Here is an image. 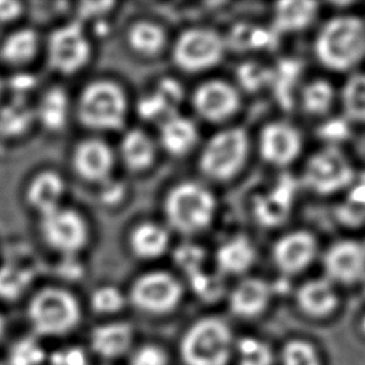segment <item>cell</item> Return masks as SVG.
<instances>
[{"mask_svg": "<svg viewBox=\"0 0 365 365\" xmlns=\"http://www.w3.org/2000/svg\"><path fill=\"white\" fill-rule=\"evenodd\" d=\"M316 54L328 69H353L365 58L364 21L354 15L329 20L317 36Z\"/></svg>", "mask_w": 365, "mask_h": 365, "instance_id": "6da1fadb", "label": "cell"}, {"mask_svg": "<svg viewBox=\"0 0 365 365\" xmlns=\"http://www.w3.org/2000/svg\"><path fill=\"white\" fill-rule=\"evenodd\" d=\"M235 344L227 323L208 317L195 322L183 334L180 354L186 365H227L235 354Z\"/></svg>", "mask_w": 365, "mask_h": 365, "instance_id": "7a4b0ae2", "label": "cell"}, {"mask_svg": "<svg viewBox=\"0 0 365 365\" xmlns=\"http://www.w3.org/2000/svg\"><path fill=\"white\" fill-rule=\"evenodd\" d=\"M30 324L41 336H61L74 331L81 319V307L70 292L45 288L28 308Z\"/></svg>", "mask_w": 365, "mask_h": 365, "instance_id": "3957f363", "label": "cell"}, {"mask_svg": "<svg viewBox=\"0 0 365 365\" xmlns=\"http://www.w3.org/2000/svg\"><path fill=\"white\" fill-rule=\"evenodd\" d=\"M168 222L182 233L202 231L212 221L215 198L197 183H181L168 193L165 205Z\"/></svg>", "mask_w": 365, "mask_h": 365, "instance_id": "277c9868", "label": "cell"}, {"mask_svg": "<svg viewBox=\"0 0 365 365\" xmlns=\"http://www.w3.org/2000/svg\"><path fill=\"white\" fill-rule=\"evenodd\" d=\"M126 99L111 81H96L85 88L78 104L81 123L96 130H116L123 125Z\"/></svg>", "mask_w": 365, "mask_h": 365, "instance_id": "5b68a950", "label": "cell"}, {"mask_svg": "<svg viewBox=\"0 0 365 365\" xmlns=\"http://www.w3.org/2000/svg\"><path fill=\"white\" fill-rule=\"evenodd\" d=\"M248 138L242 128H228L208 141L201 156V170L215 180H228L242 168Z\"/></svg>", "mask_w": 365, "mask_h": 365, "instance_id": "8992f818", "label": "cell"}, {"mask_svg": "<svg viewBox=\"0 0 365 365\" xmlns=\"http://www.w3.org/2000/svg\"><path fill=\"white\" fill-rule=\"evenodd\" d=\"M303 180L313 192L327 196L348 187L354 180V170L339 148L329 146L309 158Z\"/></svg>", "mask_w": 365, "mask_h": 365, "instance_id": "52a82bcc", "label": "cell"}, {"mask_svg": "<svg viewBox=\"0 0 365 365\" xmlns=\"http://www.w3.org/2000/svg\"><path fill=\"white\" fill-rule=\"evenodd\" d=\"M182 284L166 272H150L138 278L130 291V299L140 311L165 314L182 299Z\"/></svg>", "mask_w": 365, "mask_h": 365, "instance_id": "ba28073f", "label": "cell"}, {"mask_svg": "<svg viewBox=\"0 0 365 365\" xmlns=\"http://www.w3.org/2000/svg\"><path fill=\"white\" fill-rule=\"evenodd\" d=\"M40 232L50 248L68 257L74 256L88 241L84 218L63 206L41 216Z\"/></svg>", "mask_w": 365, "mask_h": 365, "instance_id": "9c48e42d", "label": "cell"}, {"mask_svg": "<svg viewBox=\"0 0 365 365\" xmlns=\"http://www.w3.org/2000/svg\"><path fill=\"white\" fill-rule=\"evenodd\" d=\"M223 40L208 29H191L178 38L173 50L176 64L186 71H201L217 64L223 55Z\"/></svg>", "mask_w": 365, "mask_h": 365, "instance_id": "30bf717a", "label": "cell"}, {"mask_svg": "<svg viewBox=\"0 0 365 365\" xmlns=\"http://www.w3.org/2000/svg\"><path fill=\"white\" fill-rule=\"evenodd\" d=\"M90 44L79 24L55 30L48 41V59L53 69L61 74H74L89 61Z\"/></svg>", "mask_w": 365, "mask_h": 365, "instance_id": "8fae6325", "label": "cell"}, {"mask_svg": "<svg viewBox=\"0 0 365 365\" xmlns=\"http://www.w3.org/2000/svg\"><path fill=\"white\" fill-rule=\"evenodd\" d=\"M327 279L351 286L365 278V247L356 241H341L328 248L323 258Z\"/></svg>", "mask_w": 365, "mask_h": 365, "instance_id": "7c38bea8", "label": "cell"}, {"mask_svg": "<svg viewBox=\"0 0 365 365\" xmlns=\"http://www.w3.org/2000/svg\"><path fill=\"white\" fill-rule=\"evenodd\" d=\"M317 255V241L306 231L288 233L274 245L273 259L284 274H297L309 267Z\"/></svg>", "mask_w": 365, "mask_h": 365, "instance_id": "4fadbf2b", "label": "cell"}, {"mask_svg": "<svg viewBox=\"0 0 365 365\" xmlns=\"http://www.w3.org/2000/svg\"><path fill=\"white\" fill-rule=\"evenodd\" d=\"M193 105L203 119L222 121L237 111L240 95L227 83L208 81L195 93Z\"/></svg>", "mask_w": 365, "mask_h": 365, "instance_id": "5bb4252c", "label": "cell"}, {"mask_svg": "<svg viewBox=\"0 0 365 365\" xmlns=\"http://www.w3.org/2000/svg\"><path fill=\"white\" fill-rule=\"evenodd\" d=\"M301 150V133L291 125L274 123L263 128L261 153L268 163L286 166L298 158Z\"/></svg>", "mask_w": 365, "mask_h": 365, "instance_id": "9a60e30c", "label": "cell"}, {"mask_svg": "<svg viewBox=\"0 0 365 365\" xmlns=\"http://www.w3.org/2000/svg\"><path fill=\"white\" fill-rule=\"evenodd\" d=\"M272 288L259 278H246L240 282L228 298L230 309L241 318H256L266 311L271 302Z\"/></svg>", "mask_w": 365, "mask_h": 365, "instance_id": "2e32d148", "label": "cell"}, {"mask_svg": "<svg viewBox=\"0 0 365 365\" xmlns=\"http://www.w3.org/2000/svg\"><path fill=\"white\" fill-rule=\"evenodd\" d=\"M75 171L88 181H104L109 178L114 158L109 146L99 140H86L75 148Z\"/></svg>", "mask_w": 365, "mask_h": 365, "instance_id": "e0dca14e", "label": "cell"}, {"mask_svg": "<svg viewBox=\"0 0 365 365\" xmlns=\"http://www.w3.org/2000/svg\"><path fill=\"white\" fill-rule=\"evenodd\" d=\"M133 327L125 322H110L96 327L90 346L96 356L104 359H116L126 354L133 346Z\"/></svg>", "mask_w": 365, "mask_h": 365, "instance_id": "ac0fdd59", "label": "cell"}, {"mask_svg": "<svg viewBox=\"0 0 365 365\" xmlns=\"http://www.w3.org/2000/svg\"><path fill=\"white\" fill-rule=\"evenodd\" d=\"M63 178L53 171H44L35 176L26 188V201L40 216L61 207L64 197Z\"/></svg>", "mask_w": 365, "mask_h": 365, "instance_id": "d6986e66", "label": "cell"}, {"mask_svg": "<svg viewBox=\"0 0 365 365\" xmlns=\"http://www.w3.org/2000/svg\"><path fill=\"white\" fill-rule=\"evenodd\" d=\"M294 198V185L291 178H284L271 192L257 198L255 205L256 217L262 225L272 227L286 221L291 212Z\"/></svg>", "mask_w": 365, "mask_h": 365, "instance_id": "ffe728a7", "label": "cell"}, {"mask_svg": "<svg viewBox=\"0 0 365 365\" xmlns=\"http://www.w3.org/2000/svg\"><path fill=\"white\" fill-rule=\"evenodd\" d=\"M297 303L304 314L312 318L331 316L338 307V296L331 282L328 279H312L299 287Z\"/></svg>", "mask_w": 365, "mask_h": 365, "instance_id": "44dd1931", "label": "cell"}, {"mask_svg": "<svg viewBox=\"0 0 365 365\" xmlns=\"http://www.w3.org/2000/svg\"><path fill=\"white\" fill-rule=\"evenodd\" d=\"M256 261V250L246 237L230 240L218 248L216 255L220 271L226 274H242Z\"/></svg>", "mask_w": 365, "mask_h": 365, "instance_id": "7402d4cb", "label": "cell"}, {"mask_svg": "<svg viewBox=\"0 0 365 365\" xmlns=\"http://www.w3.org/2000/svg\"><path fill=\"white\" fill-rule=\"evenodd\" d=\"M160 138L166 151L180 156L195 146L198 138L197 128L192 121L173 115L163 120Z\"/></svg>", "mask_w": 365, "mask_h": 365, "instance_id": "603a6c76", "label": "cell"}, {"mask_svg": "<svg viewBox=\"0 0 365 365\" xmlns=\"http://www.w3.org/2000/svg\"><path fill=\"white\" fill-rule=\"evenodd\" d=\"M69 98L61 88L48 90L35 110V119L50 131L64 128L69 116Z\"/></svg>", "mask_w": 365, "mask_h": 365, "instance_id": "cb8c5ba5", "label": "cell"}, {"mask_svg": "<svg viewBox=\"0 0 365 365\" xmlns=\"http://www.w3.org/2000/svg\"><path fill=\"white\" fill-rule=\"evenodd\" d=\"M39 45V35L35 30L29 28L18 29L4 40L0 54L8 64H28L38 54Z\"/></svg>", "mask_w": 365, "mask_h": 365, "instance_id": "d4e9b609", "label": "cell"}, {"mask_svg": "<svg viewBox=\"0 0 365 365\" xmlns=\"http://www.w3.org/2000/svg\"><path fill=\"white\" fill-rule=\"evenodd\" d=\"M168 235L163 227L153 223H143L135 228L131 235L133 253L143 259H153L168 250Z\"/></svg>", "mask_w": 365, "mask_h": 365, "instance_id": "484cf974", "label": "cell"}, {"mask_svg": "<svg viewBox=\"0 0 365 365\" xmlns=\"http://www.w3.org/2000/svg\"><path fill=\"white\" fill-rule=\"evenodd\" d=\"M317 11L314 1H282L276 5V26L284 31L304 29L314 20Z\"/></svg>", "mask_w": 365, "mask_h": 365, "instance_id": "4316f807", "label": "cell"}, {"mask_svg": "<svg viewBox=\"0 0 365 365\" xmlns=\"http://www.w3.org/2000/svg\"><path fill=\"white\" fill-rule=\"evenodd\" d=\"M121 153L128 168L140 171L153 163L155 146L146 133L140 130H133L123 138Z\"/></svg>", "mask_w": 365, "mask_h": 365, "instance_id": "83f0119b", "label": "cell"}, {"mask_svg": "<svg viewBox=\"0 0 365 365\" xmlns=\"http://www.w3.org/2000/svg\"><path fill=\"white\" fill-rule=\"evenodd\" d=\"M128 43L138 53L156 54L165 44V33L151 21H140L128 31Z\"/></svg>", "mask_w": 365, "mask_h": 365, "instance_id": "f1b7e54d", "label": "cell"}, {"mask_svg": "<svg viewBox=\"0 0 365 365\" xmlns=\"http://www.w3.org/2000/svg\"><path fill=\"white\" fill-rule=\"evenodd\" d=\"M346 118L365 123V74H356L346 81L341 93Z\"/></svg>", "mask_w": 365, "mask_h": 365, "instance_id": "f546056e", "label": "cell"}, {"mask_svg": "<svg viewBox=\"0 0 365 365\" xmlns=\"http://www.w3.org/2000/svg\"><path fill=\"white\" fill-rule=\"evenodd\" d=\"M238 365H273L274 354L271 346L255 336H245L235 344Z\"/></svg>", "mask_w": 365, "mask_h": 365, "instance_id": "4dcf8cb0", "label": "cell"}, {"mask_svg": "<svg viewBox=\"0 0 365 365\" xmlns=\"http://www.w3.org/2000/svg\"><path fill=\"white\" fill-rule=\"evenodd\" d=\"M334 101V90L324 80H316L307 85L302 93V103L307 113L324 115L331 110Z\"/></svg>", "mask_w": 365, "mask_h": 365, "instance_id": "1f68e13d", "label": "cell"}, {"mask_svg": "<svg viewBox=\"0 0 365 365\" xmlns=\"http://www.w3.org/2000/svg\"><path fill=\"white\" fill-rule=\"evenodd\" d=\"M35 119V111L25 104H11L0 111V133L18 136L29 128Z\"/></svg>", "mask_w": 365, "mask_h": 365, "instance_id": "d6a6232c", "label": "cell"}, {"mask_svg": "<svg viewBox=\"0 0 365 365\" xmlns=\"http://www.w3.org/2000/svg\"><path fill=\"white\" fill-rule=\"evenodd\" d=\"M46 359L44 348L33 336L21 338L10 348L6 365H41Z\"/></svg>", "mask_w": 365, "mask_h": 365, "instance_id": "836d02e7", "label": "cell"}, {"mask_svg": "<svg viewBox=\"0 0 365 365\" xmlns=\"http://www.w3.org/2000/svg\"><path fill=\"white\" fill-rule=\"evenodd\" d=\"M230 41L236 49H262L273 43V34L259 26L240 24L232 30Z\"/></svg>", "mask_w": 365, "mask_h": 365, "instance_id": "e575fe53", "label": "cell"}, {"mask_svg": "<svg viewBox=\"0 0 365 365\" xmlns=\"http://www.w3.org/2000/svg\"><path fill=\"white\" fill-rule=\"evenodd\" d=\"M283 365H323L316 346L304 339L287 341L282 349Z\"/></svg>", "mask_w": 365, "mask_h": 365, "instance_id": "d590c367", "label": "cell"}, {"mask_svg": "<svg viewBox=\"0 0 365 365\" xmlns=\"http://www.w3.org/2000/svg\"><path fill=\"white\" fill-rule=\"evenodd\" d=\"M31 276L28 271L14 267L0 269V297L4 299H14L24 293L29 286Z\"/></svg>", "mask_w": 365, "mask_h": 365, "instance_id": "8d00e7d4", "label": "cell"}, {"mask_svg": "<svg viewBox=\"0 0 365 365\" xmlns=\"http://www.w3.org/2000/svg\"><path fill=\"white\" fill-rule=\"evenodd\" d=\"M192 291L197 294L202 301L216 302L223 296L225 283L221 277L210 274L206 272L200 271L191 277H188Z\"/></svg>", "mask_w": 365, "mask_h": 365, "instance_id": "74e56055", "label": "cell"}, {"mask_svg": "<svg viewBox=\"0 0 365 365\" xmlns=\"http://www.w3.org/2000/svg\"><path fill=\"white\" fill-rule=\"evenodd\" d=\"M125 296L119 288L114 286L100 287L93 293L90 303L96 313L115 314L125 306Z\"/></svg>", "mask_w": 365, "mask_h": 365, "instance_id": "f35d334b", "label": "cell"}, {"mask_svg": "<svg viewBox=\"0 0 365 365\" xmlns=\"http://www.w3.org/2000/svg\"><path fill=\"white\" fill-rule=\"evenodd\" d=\"M173 258L176 264L187 274V277H191L195 273L202 271L205 251L201 247L192 243H185L176 248Z\"/></svg>", "mask_w": 365, "mask_h": 365, "instance_id": "ab89813d", "label": "cell"}, {"mask_svg": "<svg viewBox=\"0 0 365 365\" xmlns=\"http://www.w3.org/2000/svg\"><path fill=\"white\" fill-rule=\"evenodd\" d=\"M238 79L245 89L256 91L272 83L273 71L256 63H247L238 69Z\"/></svg>", "mask_w": 365, "mask_h": 365, "instance_id": "60d3db41", "label": "cell"}, {"mask_svg": "<svg viewBox=\"0 0 365 365\" xmlns=\"http://www.w3.org/2000/svg\"><path fill=\"white\" fill-rule=\"evenodd\" d=\"M301 71V64L298 61L287 60L284 63H282L277 74L273 73L272 83L276 81L277 89L281 93V98L284 100V105L291 101L289 100L291 99V91L294 88V84L299 78Z\"/></svg>", "mask_w": 365, "mask_h": 365, "instance_id": "b9f144b4", "label": "cell"}, {"mask_svg": "<svg viewBox=\"0 0 365 365\" xmlns=\"http://www.w3.org/2000/svg\"><path fill=\"white\" fill-rule=\"evenodd\" d=\"M138 114L146 120H155L158 118L166 120L175 115V109L168 104V100L165 99L163 95L156 91L155 94L140 100Z\"/></svg>", "mask_w": 365, "mask_h": 365, "instance_id": "7bdbcfd3", "label": "cell"}, {"mask_svg": "<svg viewBox=\"0 0 365 365\" xmlns=\"http://www.w3.org/2000/svg\"><path fill=\"white\" fill-rule=\"evenodd\" d=\"M336 217L346 227H361L365 223V206L346 198L336 208Z\"/></svg>", "mask_w": 365, "mask_h": 365, "instance_id": "ee69618b", "label": "cell"}, {"mask_svg": "<svg viewBox=\"0 0 365 365\" xmlns=\"http://www.w3.org/2000/svg\"><path fill=\"white\" fill-rule=\"evenodd\" d=\"M128 365H168V353L161 346L146 344L133 351Z\"/></svg>", "mask_w": 365, "mask_h": 365, "instance_id": "f6af8a7d", "label": "cell"}, {"mask_svg": "<svg viewBox=\"0 0 365 365\" xmlns=\"http://www.w3.org/2000/svg\"><path fill=\"white\" fill-rule=\"evenodd\" d=\"M51 365H90L84 349L79 346H65L50 356Z\"/></svg>", "mask_w": 365, "mask_h": 365, "instance_id": "bcb514c9", "label": "cell"}, {"mask_svg": "<svg viewBox=\"0 0 365 365\" xmlns=\"http://www.w3.org/2000/svg\"><path fill=\"white\" fill-rule=\"evenodd\" d=\"M348 133H349V130L343 120L329 121L326 125H323L319 130L322 138L324 140H329V141L344 140L348 136Z\"/></svg>", "mask_w": 365, "mask_h": 365, "instance_id": "7dc6e473", "label": "cell"}, {"mask_svg": "<svg viewBox=\"0 0 365 365\" xmlns=\"http://www.w3.org/2000/svg\"><path fill=\"white\" fill-rule=\"evenodd\" d=\"M23 14V4L18 1H0V21L9 23Z\"/></svg>", "mask_w": 365, "mask_h": 365, "instance_id": "c3c4849f", "label": "cell"}, {"mask_svg": "<svg viewBox=\"0 0 365 365\" xmlns=\"http://www.w3.org/2000/svg\"><path fill=\"white\" fill-rule=\"evenodd\" d=\"M346 198L365 206V182L358 183L356 186L351 188V191Z\"/></svg>", "mask_w": 365, "mask_h": 365, "instance_id": "681fc988", "label": "cell"}, {"mask_svg": "<svg viewBox=\"0 0 365 365\" xmlns=\"http://www.w3.org/2000/svg\"><path fill=\"white\" fill-rule=\"evenodd\" d=\"M111 5H113V3H86V4L83 5L81 11L85 15L96 14V13L105 11V9L109 8Z\"/></svg>", "mask_w": 365, "mask_h": 365, "instance_id": "f907efd6", "label": "cell"}, {"mask_svg": "<svg viewBox=\"0 0 365 365\" xmlns=\"http://www.w3.org/2000/svg\"><path fill=\"white\" fill-rule=\"evenodd\" d=\"M121 193H123V188L118 186L116 183L115 185L113 183L109 187L105 188L103 198H104L105 201H108V202L114 203L115 201L119 200Z\"/></svg>", "mask_w": 365, "mask_h": 365, "instance_id": "816d5d0a", "label": "cell"}, {"mask_svg": "<svg viewBox=\"0 0 365 365\" xmlns=\"http://www.w3.org/2000/svg\"><path fill=\"white\" fill-rule=\"evenodd\" d=\"M4 331H5L4 318H3V317L0 316V341H1V339H3V336H4Z\"/></svg>", "mask_w": 365, "mask_h": 365, "instance_id": "f5cc1de1", "label": "cell"}, {"mask_svg": "<svg viewBox=\"0 0 365 365\" xmlns=\"http://www.w3.org/2000/svg\"><path fill=\"white\" fill-rule=\"evenodd\" d=\"M3 90H4V83H3V80L0 78V96L3 94Z\"/></svg>", "mask_w": 365, "mask_h": 365, "instance_id": "db71d44e", "label": "cell"}, {"mask_svg": "<svg viewBox=\"0 0 365 365\" xmlns=\"http://www.w3.org/2000/svg\"><path fill=\"white\" fill-rule=\"evenodd\" d=\"M361 331H363V333L365 334V316L363 317V319H361Z\"/></svg>", "mask_w": 365, "mask_h": 365, "instance_id": "11a10c76", "label": "cell"}, {"mask_svg": "<svg viewBox=\"0 0 365 365\" xmlns=\"http://www.w3.org/2000/svg\"><path fill=\"white\" fill-rule=\"evenodd\" d=\"M361 282H363V286H364V294H365V278Z\"/></svg>", "mask_w": 365, "mask_h": 365, "instance_id": "9f6ffc18", "label": "cell"}, {"mask_svg": "<svg viewBox=\"0 0 365 365\" xmlns=\"http://www.w3.org/2000/svg\"><path fill=\"white\" fill-rule=\"evenodd\" d=\"M0 365H4V364H3V363H1V361H0Z\"/></svg>", "mask_w": 365, "mask_h": 365, "instance_id": "6f0895ef", "label": "cell"}, {"mask_svg": "<svg viewBox=\"0 0 365 365\" xmlns=\"http://www.w3.org/2000/svg\"><path fill=\"white\" fill-rule=\"evenodd\" d=\"M365 247V246H364Z\"/></svg>", "mask_w": 365, "mask_h": 365, "instance_id": "680465c9", "label": "cell"}]
</instances>
